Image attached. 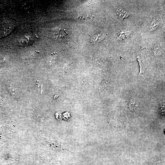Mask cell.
Wrapping results in <instances>:
<instances>
[{"instance_id":"4","label":"cell","mask_w":165,"mask_h":165,"mask_svg":"<svg viewBox=\"0 0 165 165\" xmlns=\"http://www.w3.org/2000/svg\"><path fill=\"white\" fill-rule=\"evenodd\" d=\"M160 25V22L158 19L156 18H154L150 27V31H152L156 30L158 28Z\"/></svg>"},{"instance_id":"3","label":"cell","mask_w":165,"mask_h":165,"mask_svg":"<svg viewBox=\"0 0 165 165\" xmlns=\"http://www.w3.org/2000/svg\"><path fill=\"white\" fill-rule=\"evenodd\" d=\"M129 108L132 111L136 110L138 107V101L135 98L131 99L129 103Z\"/></svg>"},{"instance_id":"6","label":"cell","mask_w":165,"mask_h":165,"mask_svg":"<svg viewBox=\"0 0 165 165\" xmlns=\"http://www.w3.org/2000/svg\"><path fill=\"white\" fill-rule=\"evenodd\" d=\"M130 33V31L120 32L117 37V39L119 41H121L127 38Z\"/></svg>"},{"instance_id":"1","label":"cell","mask_w":165,"mask_h":165,"mask_svg":"<svg viewBox=\"0 0 165 165\" xmlns=\"http://www.w3.org/2000/svg\"><path fill=\"white\" fill-rule=\"evenodd\" d=\"M118 16L121 20L127 18L132 14L127 10L122 7H116L113 6Z\"/></svg>"},{"instance_id":"2","label":"cell","mask_w":165,"mask_h":165,"mask_svg":"<svg viewBox=\"0 0 165 165\" xmlns=\"http://www.w3.org/2000/svg\"><path fill=\"white\" fill-rule=\"evenodd\" d=\"M137 59L139 64L140 72L142 73L144 72L147 67V62L143 57L138 56L137 57Z\"/></svg>"},{"instance_id":"7","label":"cell","mask_w":165,"mask_h":165,"mask_svg":"<svg viewBox=\"0 0 165 165\" xmlns=\"http://www.w3.org/2000/svg\"><path fill=\"white\" fill-rule=\"evenodd\" d=\"M153 51L155 55H159L162 52L161 47L160 45L157 43L153 47Z\"/></svg>"},{"instance_id":"5","label":"cell","mask_w":165,"mask_h":165,"mask_svg":"<svg viewBox=\"0 0 165 165\" xmlns=\"http://www.w3.org/2000/svg\"><path fill=\"white\" fill-rule=\"evenodd\" d=\"M105 35L103 34L95 35L92 37L93 41L94 43L100 42L105 38Z\"/></svg>"}]
</instances>
